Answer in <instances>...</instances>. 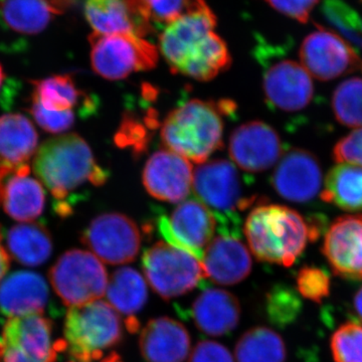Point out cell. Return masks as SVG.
I'll list each match as a JSON object with an SVG mask.
<instances>
[{
    "label": "cell",
    "mask_w": 362,
    "mask_h": 362,
    "mask_svg": "<svg viewBox=\"0 0 362 362\" xmlns=\"http://www.w3.org/2000/svg\"><path fill=\"white\" fill-rule=\"evenodd\" d=\"M33 170L54 197V209L66 218L73 214V194L86 185L101 187L109 175L95 160L81 136L61 135L40 145L33 159Z\"/></svg>",
    "instance_id": "obj_1"
},
{
    "label": "cell",
    "mask_w": 362,
    "mask_h": 362,
    "mask_svg": "<svg viewBox=\"0 0 362 362\" xmlns=\"http://www.w3.org/2000/svg\"><path fill=\"white\" fill-rule=\"evenodd\" d=\"M252 254L259 261L291 267L309 242L318 239L317 226L281 204H261L252 209L244 226Z\"/></svg>",
    "instance_id": "obj_2"
},
{
    "label": "cell",
    "mask_w": 362,
    "mask_h": 362,
    "mask_svg": "<svg viewBox=\"0 0 362 362\" xmlns=\"http://www.w3.org/2000/svg\"><path fill=\"white\" fill-rule=\"evenodd\" d=\"M233 102L190 100L170 112L161 125V140L170 151L187 160L204 163L223 145V113H232Z\"/></svg>",
    "instance_id": "obj_3"
},
{
    "label": "cell",
    "mask_w": 362,
    "mask_h": 362,
    "mask_svg": "<svg viewBox=\"0 0 362 362\" xmlns=\"http://www.w3.org/2000/svg\"><path fill=\"white\" fill-rule=\"evenodd\" d=\"M194 194L214 214L221 235L240 238V211L255 204L237 168L228 160L204 162L194 173Z\"/></svg>",
    "instance_id": "obj_4"
},
{
    "label": "cell",
    "mask_w": 362,
    "mask_h": 362,
    "mask_svg": "<svg viewBox=\"0 0 362 362\" xmlns=\"http://www.w3.org/2000/svg\"><path fill=\"white\" fill-rule=\"evenodd\" d=\"M66 350L78 362H99L123 339L120 317L110 304L97 300L71 307L65 319Z\"/></svg>",
    "instance_id": "obj_5"
},
{
    "label": "cell",
    "mask_w": 362,
    "mask_h": 362,
    "mask_svg": "<svg viewBox=\"0 0 362 362\" xmlns=\"http://www.w3.org/2000/svg\"><path fill=\"white\" fill-rule=\"evenodd\" d=\"M89 42L93 70L106 80H123L131 74L152 70L158 63L156 45L133 33H93Z\"/></svg>",
    "instance_id": "obj_6"
},
{
    "label": "cell",
    "mask_w": 362,
    "mask_h": 362,
    "mask_svg": "<svg viewBox=\"0 0 362 362\" xmlns=\"http://www.w3.org/2000/svg\"><path fill=\"white\" fill-rule=\"evenodd\" d=\"M54 291L68 306L97 301L108 287V274L93 252L71 250L59 257L49 271Z\"/></svg>",
    "instance_id": "obj_7"
},
{
    "label": "cell",
    "mask_w": 362,
    "mask_h": 362,
    "mask_svg": "<svg viewBox=\"0 0 362 362\" xmlns=\"http://www.w3.org/2000/svg\"><path fill=\"white\" fill-rule=\"evenodd\" d=\"M142 266L149 285L164 300L187 294L206 278L199 259L164 242L144 252Z\"/></svg>",
    "instance_id": "obj_8"
},
{
    "label": "cell",
    "mask_w": 362,
    "mask_h": 362,
    "mask_svg": "<svg viewBox=\"0 0 362 362\" xmlns=\"http://www.w3.org/2000/svg\"><path fill=\"white\" fill-rule=\"evenodd\" d=\"M61 343L52 342V324L42 315L9 318L0 335V362H54Z\"/></svg>",
    "instance_id": "obj_9"
},
{
    "label": "cell",
    "mask_w": 362,
    "mask_h": 362,
    "mask_svg": "<svg viewBox=\"0 0 362 362\" xmlns=\"http://www.w3.org/2000/svg\"><path fill=\"white\" fill-rule=\"evenodd\" d=\"M82 243L109 265L134 261L141 246V233L132 218L119 213L96 216L82 233Z\"/></svg>",
    "instance_id": "obj_10"
},
{
    "label": "cell",
    "mask_w": 362,
    "mask_h": 362,
    "mask_svg": "<svg viewBox=\"0 0 362 362\" xmlns=\"http://www.w3.org/2000/svg\"><path fill=\"white\" fill-rule=\"evenodd\" d=\"M156 225L168 244L189 252L202 262L213 242L216 221L202 202L190 199L178 204L169 216L160 214Z\"/></svg>",
    "instance_id": "obj_11"
},
{
    "label": "cell",
    "mask_w": 362,
    "mask_h": 362,
    "mask_svg": "<svg viewBox=\"0 0 362 362\" xmlns=\"http://www.w3.org/2000/svg\"><path fill=\"white\" fill-rule=\"evenodd\" d=\"M317 28L305 37L299 51L301 65L311 77L327 82L362 68V59L349 42L333 30Z\"/></svg>",
    "instance_id": "obj_12"
},
{
    "label": "cell",
    "mask_w": 362,
    "mask_h": 362,
    "mask_svg": "<svg viewBox=\"0 0 362 362\" xmlns=\"http://www.w3.org/2000/svg\"><path fill=\"white\" fill-rule=\"evenodd\" d=\"M216 14L204 0H192L189 6L177 20L169 23L159 35V49L171 71H176L214 32Z\"/></svg>",
    "instance_id": "obj_13"
},
{
    "label": "cell",
    "mask_w": 362,
    "mask_h": 362,
    "mask_svg": "<svg viewBox=\"0 0 362 362\" xmlns=\"http://www.w3.org/2000/svg\"><path fill=\"white\" fill-rule=\"evenodd\" d=\"M228 150L233 161L247 173L268 170L283 156L277 131L262 121L243 124L233 131Z\"/></svg>",
    "instance_id": "obj_14"
},
{
    "label": "cell",
    "mask_w": 362,
    "mask_h": 362,
    "mask_svg": "<svg viewBox=\"0 0 362 362\" xmlns=\"http://www.w3.org/2000/svg\"><path fill=\"white\" fill-rule=\"evenodd\" d=\"M322 169L317 157L305 149L294 148L282 156L272 177L274 189L292 202H311L322 188Z\"/></svg>",
    "instance_id": "obj_15"
},
{
    "label": "cell",
    "mask_w": 362,
    "mask_h": 362,
    "mask_svg": "<svg viewBox=\"0 0 362 362\" xmlns=\"http://www.w3.org/2000/svg\"><path fill=\"white\" fill-rule=\"evenodd\" d=\"M263 90L267 103L286 113L303 110L314 96L310 74L293 59L276 62L266 69Z\"/></svg>",
    "instance_id": "obj_16"
},
{
    "label": "cell",
    "mask_w": 362,
    "mask_h": 362,
    "mask_svg": "<svg viewBox=\"0 0 362 362\" xmlns=\"http://www.w3.org/2000/svg\"><path fill=\"white\" fill-rule=\"evenodd\" d=\"M194 169L185 157L170 150L152 154L143 169L142 181L152 197L161 202H182L194 185Z\"/></svg>",
    "instance_id": "obj_17"
},
{
    "label": "cell",
    "mask_w": 362,
    "mask_h": 362,
    "mask_svg": "<svg viewBox=\"0 0 362 362\" xmlns=\"http://www.w3.org/2000/svg\"><path fill=\"white\" fill-rule=\"evenodd\" d=\"M322 252L335 275L362 280V214H346L333 221Z\"/></svg>",
    "instance_id": "obj_18"
},
{
    "label": "cell",
    "mask_w": 362,
    "mask_h": 362,
    "mask_svg": "<svg viewBox=\"0 0 362 362\" xmlns=\"http://www.w3.org/2000/svg\"><path fill=\"white\" fill-rule=\"evenodd\" d=\"M42 183L30 176V164L13 169L0 168V207L11 218L30 223L45 209Z\"/></svg>",
    "instance_id": "obj_19"
},
{
    "label": "cell",
    "mask_w": 362,
    "mask_h": 362,
    "mask_svg": "<svg viewBox=\"0 0 362 362\" xmlns=\"http://www.w3.org/2000/svg\"><path fill=\"white\" fill-rule=\"evenodd\" d=\"M206 277L221 285L242 282L252 271V257L239 237L221 235L207 247L202 261Z\"/></svg>",
    "instance_id": "obj_20"
},
{
    "label": "cell",
    "mask_w": 362,
    "mask_h": 362,
    "mask_svg": "<svg viewBox=\"0 0 362 362\" xmlns=\"http://www.w3.org/2000/svg\"><path fill=\"white\" fill-rule=\"evenodd\" d=\"M49 301V287L39 274L14 272L0 282V312L13 318L42 314Z\"/></svg>",
    "instance_id": "obj_21"
},
{
    "label": "cell",
    "mask_w": 362,
    "mask_h": 362,
    "mask_svg": "<svg viewBox=\"0 0 362 362\" xmlns=\"http://www.w3.org/2000/svg\"><path fill=\"white\" fill-rule=\"evenodd\" d=\"M140 350L148 362H183L190 349V337L182 324L168 318L152 319L140 334Z\"/></svg>",
    "instance_id": "obj_22"
},
{
    "label": "cell",
    "mask_w": 362,
    "mask_h": 362,
    "mask_svg": "<svg viewBox=\"0 0 362 362\" xmlns=\"http://www.w3.org/2000/svg\"><path fill=\"white\" fill-rule=\"evenodd\" d=\"M192 315L202 332L221 337L232 332L240 322L239 300L226 290L207 289L192 304Z\"/></svg>",
    "instance_id": "obj_23"
},
{
    "label": "cell",
    "mask_w": 362,
    "mask_h": 362,
    "mask_svg": "<svg viewBox=\"0 0 362 362\" xmlns=\"http://www.w3.org/2000/svg\"><path fill=\"white\" fill-rule=\"evenodd\" d=\"M33 101L51 112L76 111L88 117L97 110V103L77 87L70 75H57L33 81Z\"/></svg>",
    "instance_id": "obj_24"
},
{
    "label": "cell",
    "mask_w": 362,
    "mask_h": 362,
    "mask_svg": "<svg viewBox=\"0 0 362 362\" xmlns=\"http://www.w3.org/2000/svg\"><path fill=\"white\" fill-rule=\"evenodd\" d=\"M70 4L71 0H0V18L13 32L37 35Z\"/></svg>",
    "instance_id": "obj_25"
},
{
    "label": "cell",
    "mask_w": 362,
    "mask_h": 362,
    "mask_svg": "<svg viewBox=\"0 0 362 362\" xmlns=\"http://www.w3.org/2000/svg\"><path fill=\"white\" fill-rule=\"evenodd\" d=\"M39 135L33 123L21 114L0 117V168L26 165L37 151Z\"/></svg>",
    "instance_id": "obj_26"
},
{
    "label": "cell",
    "mask_w": 362,
    "mask_h": 362,
    "mask_svg": "<svg viewBox=\"0 0 362 362\" xmlns=\"http://www.w3.org/2000/svg\"><path fill=\"white\" fill-rule=\"evenodd\" d=\"M107 299L113 308L126 316V326L130 332L139 329L135 315L141 311L147 298L146 282L139 272L123 267L112 274L107 287Z\"/></svg>",
    "instance_id": "obj_27"
},
{
    "label": "cell",
    "mask_w": 362,
    "mask_h": 362,
    "mask_svg": "<svg viewBox=\"0 0 362 362\" xmlns=\"http://www.w3.org/2000/svg\"><path fill=\"white\" fill-rule=\"evenodd\" d=\"M321 199L349 213L362 211V166L337 163L324 180Z\"/></svg>",
    "instance_id": "obj_28"
},
{
    "label": "cell",
    "mask_w": 362,
    "mask_h": 362,
    "mask_svg": "<svg viewBox=\"0 0 362 362\" xmlns=\"http://www.w3.org/2000/svg\"><path fill=\"white\" fill-rule=\"evenodd\" d=\"M9 255L21 265H42L51 257L52 240L45 226L37 223H25L13 226L7 233Z\"/></svg>",
    "instance_id": "obj_29"
},
{
    "label": "cell",
    "mask_w": 362,
    "mask_h": 362,
    "mask_svg": "<svg viewBox=\"0 0 362 362\" xmlns=\"http://www.w3.org/2000/svg\"><path fill=\"white\" fill-rule=\"evenodd\" d=\"M232 65V57L220 35L211 33L178 69L177 74L199 82L213 80Z\"/></svg>",
    "instance_id": "obj_30"
},
{
    "label": "cell",
    "mask_w": 362,
    "mask_h": 362,
    "mask_svg": "<svg viewBox=\"0 0 362 362\" xmlns=\"http://www.w3.org/2000/svg\"><path fill=\"white\" fill-rule=\"evenodd\" d=\"M85 16L99 35L133 33L142 37L125 0H87Z\"/></svg>",
    "instance_id": "obj_31"
},
{
    "label": "cell",
    "mask_w": 362,
    "mask_h": 362,
    "mask_svg": "<svg viewBox=\"0 0 362 362\" xmlns=\"http://www.w3.org/2000/svg\"><path fill=\"white\" fill-rule=\"evenodd\" d=\"M238 362H286L287 349L276 331L257 326L242 335L235 345Z\"/></svg>",
    "instance_id": "obj_32"
},
{
    "label": "cell",
    "mask_w": 362,
    "mask_h": 362,
    "mask_svg": "<svg viewBox=\"0 0 362 362\" xmlns=\"http://www.w3.org/2000/svg\"><path fill=\"white\" fill-rule=\"evenodd\" d=\"M143 37L165 28L187 11L192 0H125Z\"/></svg>",
    "instance_id": "obj_33"
},
{
    "label": "cell",
    "mask_w": 362,
    "mask_h": 362,
    "mask_svg": "<svg viewBox=\"0 0 362 362\" xmlns=\"http://www.w3.org/2000/svg\"><path fill=\"white\" fill-rule=\"evenodd\" d=\"M333 113L340 124L362 128V78H350L337 86L332 95Z\"/></svg>",
    "instance_id": "obj_34"
},
{
    "label": "cell",
    "mask_w": 362,
    "mask_h": 362,
    "mask_svg": "<svg viewBox=\"0 0 362 362\" xmlns=\"http://www.w3.org/2000/svg\"><path fill=\"white\" fill-rule=\"evenodd\" d=\"M321 11L333 32L352 47L362 49V18L356 9L343 0H324Z\"/></svg>",
    "instance_id": "obj_35"
},
{
    "label": "cell",
    "mask_w": 362,
    "mask_h": 362,
    "mask_svg": "<svg viewBox=\"0 0 362 362\" xmlns=\"http://www.w3.org/2000/svg\"><path fill=\"white\" fill-rule=\"evenodd\" d=\"M330 349L335 362H362V324H342L331 337Z\"/></svg>",
    "instance_id": "obj_36"
},
{
    "label": "cell",
    "mask_w": 362,
    "mask_h": 362,
    "mask_svg": "<svg viewBox=\"0 0 362 362\" xmlns=\"http://www.w3.org/2000/svg\"><path fill=\"white\" fill-rule=\"evenodd\" d=\"M297 290L305 299L321 303L329 296L331 281L327 272L318 267L306 266L298 272Z\"/></svg>",
    "instance_id": "obj_37"
},
{
    "label": "cell",
    "mask_w": 362,
    "mask_h": 362,
    "mask_svg": "<svg viewBox=\"0 0 362 362\" xmlns=\"http://www.w3.org/2000/svg\"><path fill=\"white\" fill-rule=\"evenodd\" d=\"M300 302L294 292L288 288H274L267 299V312L273 323L282 324L291 322L297 316Z\"/></svg>",
    "instance_id": "obj_38"
},
{
    "label": "cell",
    "mask_w": 362,
    "mask_h": 362,
    "mask_svg": "<svg viewBox=\"0 0 362 362\" xmlns=\"http://www.w3.org/2000/svg\"><path fill=\"white\" fill-rule=\"evenodd\" d=\"M30 115L35 122L47 132L59 134L70 130L76 123L78 112H51L45 110L37 102L32 101L30 108Z\"/></svg>",
    "instance_id": "obj_39"
},
{
    "label": "cell",
    "mask_w": 362,
    "mask_h": 362,
    "mask_svg": "<svg viewBox=\"0 0 362 362\" xmlns=\"http://www.w3.org/2000/svg\"><path fill=\"white\" fill-rule=\"evenodd\" d=\"M332 157L337 163L362 166V128L341 138L333 148Z\"/></svg>",
    "instance_id": "obj_40"
},
{
    "label": "cell",
    "mask_w": 362,
    "mask_h": 362,
    "mask_svg": "<svg viewBox=\"0 0 362 362\" xmlns=\"http://www.w3.org/2000/svg\"><path fill=\"white\" fill-rule=\"evenodd\" d=\"M116 142L121 147H132L137 153L144 151L148 143V133L141 123L125 118L116 135Z\"/></svg>",
    "instance_id": "obj_41"
},
{
    "label": "cell",
    "mask_w": 362,
    "mask_h": 362,
    "mask_svg": "<svg viewBox=\"0 0 362 362\" xmlns=\"http://www.w3.org/2000/svg\"><path fill=\"white\" fill-rule=\"evenodd\" d=\"M267 4L283 16L300 23L310 20L312 11L321 0H265Z\"/></svg>",
    "instance_id": "obj_42"
},
{
    "label": "cell",
    "mask_w": 362,
    "mask_h": 362,
    "mask_svg": "<svg viewBox=\"0 0 362 362\" xmlns=\"http://www.w3.org/2000/svg\"><path fill=\"white\" fill-rule=\"evenodd\" d=\"M187 362H235L232 354L221 343L204 340L195 345Z\"/></svg>",
    "instance_id": "obj_43"
},
{
    "label": "cell",
    "mask_w": 362,
    "mask_h": 362,
    "mask_svg": "<svg viewBox=\"0 0 362 362\" xmlns=\"http://www.w3.org/2000/svg\"><path fill=\"white\" fill-rule=\"evenodd\" d=\"M9 266H11V255L2 245L1 226H0V282L6 278Z\"/></svg>",
    "instance_id": "obj_44"
},
{
    "label": "cell",
    "mask_w": 362,
    "mask_h": 362,
    "mask_svg": "<svg viewBox=\"0 0 362 362\" xmlns=\"http://www.w3.org/2000/svg\"><path fill=\"white\" fill-rule=\"evenodd\" d=\"M354 309L357 315L362 320V287L357 291L356 296H354Z\"/></svg>",
    "instance_id": "obj_45"
},
{
    "label": "cell",
    "mask_w": 362,
    "mask_h": 362,
    "mask_svg": "<svg viewBox=\"0 0 362 362\" xmlns=\"http://www.w3.org/2000/svg\"><path fill=\"white\" fill-rule=\"evenodd\" d=\"M100 362H122V359H121V357L119 356L118 354L113 352L110 356L105 357V359Z\"/></svg>",
    "instance_id": "obj_46"
},
{
    "label": "cell",
    "mask_w": 362,
    "mask_h": 362,
    "mask_svg": "<svg viewBox=\"0 0 362 362\" xmlns=\"http://www.w3.org/2000/svg\"><path fill=\"white\" fill-rule=\"evenodd\" d=\"M4 78H6V76H4V71L2 70L1 65H0V88H1L2 84H4Z\"/></svg>",
    "instance_id": "obj_47"
},
{
    "label": "cell",
    "mask_w": 362,
    "mask_h": 362,
    "mask_svg": "<svg viewBox=\"0 0 362 362\" xmlns=\"http://www.w3.org/2000/svg\"><path fill=\"white\" fill-rule=\"evenodd\" d=\"M70 362H78V361H70Z\"/></svg>",
    "instance_id": "obj_48"
},
{
    "label": "cell",
    "mask_w": 362,
    "mask_h": 362,
    "mask_svg": "<svg viewBox=\"0 0 362 362\" xmlns=\"http://www.w3.org/2000/svg\"><path fill=\"white\" fill-rule=\"evenodd\" d=\"M361 70H362V68H361Z\"/></svg>",
    "instance_id": "obj_49"
}]
</instances>
